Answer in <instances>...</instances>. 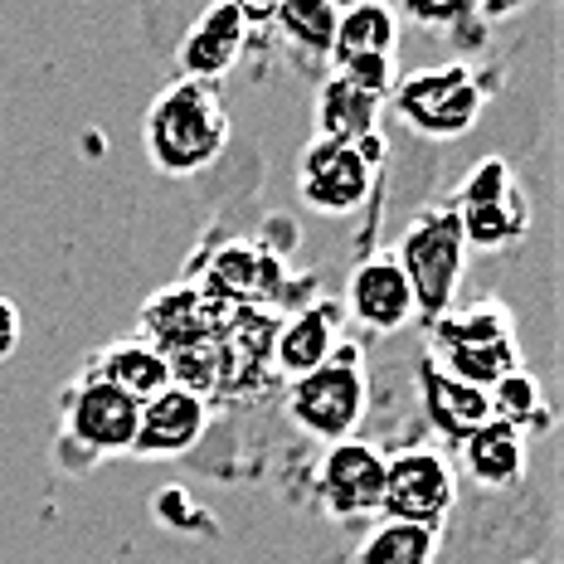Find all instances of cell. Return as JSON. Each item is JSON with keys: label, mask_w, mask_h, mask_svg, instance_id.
I'll return each mask as SVG.
<instances>
[{"label": "cell", "mask_w": 564, "mask_h": 564, "mask_svg": "<svg viewBox=\"0 0 564 564\" xmlns=\"http://www.w3.org/2000/svg\"><path fill=\"white\" fill-rule=\"evenodd\" d=\"M229 108L219 102V88L191 84V78H171L147 108V156L161 175H199L209 171L229 147Z\"/></svg>", "instance_id": "6da1fadb"}, {"label": "cell", "mask_w": 564, "mask_h": 564, "mask_svg": "<svg viewBox=\"0 0 564 564\" xmlns=\"http://www.w3.org/2000/svg\"><path fill=\"white\" fill-rule=\"evenodd\" d=\"M443 375L473 384V390H491L501 375L521 370V336H516V316L507 302L481 297L467 307H453L448 316L429 326V350Z\"/></svg>", "instance_id": "7a4b0ae2"}, {"label": "cell", "mask_w": 564, "mask_h": 564, "mask_svg": "<svg viewBox=\"0 0 564 564\" xmlns=\"http://www.w3.org/2000/svg\"><path fill=\"white\" fill-rule=\"evenodd\" d=\"M390 258L404 273L409 292H414L419 322L433 326L438 316L457 307V292H463V273H467V243L448 205L419 209L409 219V229L399 234V249Z\"/></svg>", "instance_id": "3957f363"}, {"label": "cell", "mask_w": 564, "mask_h": 564, "mask_svg": "<svg viewBox=\"0 0 564 564\" xmlns=\"http://www.w3.org/2000/svg\"><path fill=\"white\" fill-rule=\"evenodd\" d=\"M453 219L463 229L467 253H501L531 234V199L507 156H487L463 175L453 195Z\"/></svg>", "instance_id": "277c9868"}, {"label": "cell", "mask_w": 564, "mask_h": 564, "mask_svg": "<svg viewBox=\"0 0 564 564\" xmlns=\"http://www.w3.org/2000/svg\"><path fill=\"white\" fill-rule=\"evenodd\" d=\"M481 102H487V88L467 64H433V68H414V74H399L384 108H394V117L409 132L429 141H453L477 127Z\"/></svg>", "instance_id": "5b68a950"}, {"label": "cell", "mask_w": 564, "mask_h": 564, "mask_svg": "<svg viewBox=\"0 0 564 564\" xmlns=\"http://www.w3.org/2000/svg\"><path fill=\"white\" fill-rule=\"evenodd\" d=\"M370 404V380L356 350H336L326 366H316L302 380H288V419L316 443H346L356 438L360 419Z\"/></svg>", "instance_id": "8992f818"}, {"label": "cell", "mask_w": 564, "mask_h": 564, "mask_svg": "<svg viewBox=\"0 0 564 564\" xmlns=\"http://www.w3.org/2000/svg\"><path fill=\"white\" fill-rule=\"evenodd\" d=\"M64 423V457L68 463H102V457L132 453L137 438V399L117 394L112 384L78 375L58 399Z\"/></svg>", "instance_id": "52a82bcc"}, {"label": "cell", "mask_w": 564, "mask_h": 564, "mask_svg": "<svg viewBox=\"0 0 564 564\" xmlns=\"http://www.w3.org/2000/svg\"><path fill=\"white\" fill-rule=\"evenodd\" d=\"M453 507H457V467L443 453L404 448L384 457V497H380L384 521L423 525V531L443 535Z\"/></svg>", "instance_id": "ba28073f"}, {"label": "cell", "mask_w": 564, "mask_h": 564, "mask_svg": "<svg viewBox=\"0 0 564 564\" xmlns=\"http://www.w3.org/2000/svg\"><path fill=\"white\" fill-rule=\"evenodd\" d=\"M195 288L229 312H273L288 302V263L258 239H234L205 263Z\"/></svg>", "instance_id": "9c48e42d"}, {"label": "cell", "mask_w": 564, "mask_h": 564, "mask_svg": "<svg viewBox=\"0 0 564 564\" xmlns=\"http://www.w3.org/2000/svg\"><path fill=\"white\" fill-rule=\"evenodd\" d=\"M316 491L336 521H380L384 497V453L366 438L332 443L316 463Z\"/></svg>", "instance_id": "30bf717a"}, {"label": "cell", "mask_w": 564, "mask_h": 564, "mask_svg": "<svg viewBox=\"0 0 564 564\" xmlns=\"http://www.w3.org/2000/svg\"><path fill=\"white\" fill-rule=\"evenodd\" d=\"M375 161L360 147H336V141H312L302 151V166H297V191L302 205L316 209V215H356L360 205L375 191Z\"/></svg>", "instance_id": "8fae6325"}, {"label": "cell", "mask_w": 564, "mask_h": 564, "mask_svg": "<svg viewBox=\"0 0 564 564\" xmlns=\"http://www.w3.org/2000/svg\"><path fill=\"white\" fill-rule=\"evenodd\" d=\"M253 40V20L249 6H234V0H219V6H205L195 15V25L185 30L181 40V78L205 88H219V78L234 74V64L243 58Z\"/></svg>", "instance_id": "7c38bea8"}, {"label": "cell", "mask_w": 564, "mask_h": 564, "mask_svg": "<svg viewBox=\"0 0 564 564\" xmlns=\"http://www.w3.org/2000/svg\"><path fill=\"white\" fill-rule=\"evenodd\" d=\"M225 322H229V307L209 302L195 282H175V288H161L156 297L141 307L137 336L151 340L161 356H171V350H185V346H195V340L219 336Z\"/></svg>", "instance_id": "4fadbf2b"}, {"label": "cell", "mask_w": 564, "mask_h": 564, "mask_svg": "<svg viewBox=\"0 0 564 564\" xmlns=\"http://www.w3.org/2000/svg\"><path fill=\"white\" fill-rule=\"evenodd\" d=\"M209 433V399H199L181 384H166L161 394L137 404V457H185Z\"/></svg>", "instance_id": "5bb4252c"}, {"label": "cell", "mask_w": 564, "mask_h": 564, "mask_svg": "<svg viewBox=\"0 0 564 564\" xmlns=\"http://www.w3.org/2000/svg\"><path fill=\"white\" fill-rule=\"evenodd\" d=\"M346 312L375 336H394V332H404L409 322H419L414 292H409V282L390 253L356 263V273L346 282Z\"/></svg>", "instance_id": "9a60e30c"}, {"label": "cell", "mask_w": 564, "mask_h": 564, "mask_svg": "<svg viewBox=\"0 0 564 564\" xmlns=\"http://www.w3.org/2000/svg\"><path fill=\"white\" fill-rule=\"evenodd\" d=\"M419 404H423V419H429V429L438 433L448 448H463V443L473 438L481 423L491 419L487 390H473V384L443 375L429 356L419 360Z\"/></svg>", "instance_id": "2e32d148"}, {"label": "cell", "mask_w": 564, "mask_h": 564, "mask_svg": "<svg viewBox=\"0 0 564 564\" xmlns=\"http://www.w3.org/2000/svg\"><path fill=\"white\" fill-rule=\"evenodd\" d=\"M336 336H340V307L336 302H312V307L292 312L288 322H278L273 340V375L282 380H302L316 366L336 356Z\"/></svg>", "instance_id": "e0dca14e"}, {"label": "cell", "mask_w": 564, "mask_h": 564, "mask_svg": "<svg viewBox=\"0 0 564 564\" xmlns=\"http://www.w3.org/2000/svg\"><path fill=\"white\" fill-rule=\"evenodd\" d=\"M78 375L112 384L117 394H127V399H137V404H141V399L161 394V390L171 384V360L161 356V350L151 346V340L122 336V340H108V346L93 350Z\"/></svg>", "instance_id": "ac0fdd59"}, {"label": "cell", "mask_w": 564, "mask_h": 564, "mask_svg": "<svg viewBox=\"0 0 564 564\" xmlns=\"http://www.w3.org/2000/svg\"><path fill=\"white\" fill-rule=\"evenodd\" d=\"M316 141H336V147H360V141L380 137V117H384V98H370L356 84L336 74H322L316 84Z\"/></svg>", "instance_id": "d6986e66"}, {"label": "cell", "mask_w": 564, "mask_h": 564, "mask_svg": "<svg viewBox=\"0 0 564 564\" xmlns=\"http://www.w3.org/2000/svg\"><path fill=\"white\" fill-rule=\"evenodd\" d=\"M457 457H463V473L487 491H511L525 481V473H531V443L497 419L481 423L473 438L457 448Z\"/></svg>", "instance_id": "ffe728a7"}, {"label": "cell", "mask_w": 564, "mask_h": 564, "mask_svg": "<svg viewBox=\"0 0 564 564\" xmlns=\"http://www.w3.org/2000/svg\"><path fill=\"white\" fill-rule=\"evenodd\" d=\"M268 25L278 30V40L307 68H332V40H336V6L322 0H288L273 10Z\"/></svg>", "instance_id": "44dd1931"}, {"label": "cell", "mask_w": 564, "mask_h": 564, "mask_svg": "<svg viewBox=\"0 0 564 564\" xmlns=\"http://www.w3.org/2000/svg\"><path fill=\"white\" fill-rule=\"evenodd\" d=\"M487 409H491V419L507 423V429H516L525 443L555 429V409H550V399H545V384H540L525 366L511 370V375H501V380L491 384V390H487Z\"/></svg>", "instance_id": "7402d4cb"}, {"label": "cell", "mask_w": 564, "mask_h": 564, "mask_svg": "<svg viewBox=\"0 0 564 564\" xmlns=\"http://www.w3.org/2000/svg\"><path fill=\"white\" fill-rule=\"evenodd\" d=\"M399 50V10L366 0V6L336 10V40H332V64L340 58H360V54H380L394 58Z\"/></svg>", "instance_id": "603a6c76"}, {"label": "cell", "mask_w": 564, "mask_h": 564, "mask_svg": "<svg viewBox=\"0 0 564 564\" xmlns=\"http://www.w3.org/2000/svg\"><path fill=\"white\" fill-rule=\"evenodd\" d=\"M443 535L423 531V525H404V521H370V531L356 545V564H433L438 560Z\"/></svg>", "instance_id": "cb8c5ba5"}, {"label": "cell", "mask_w": 564, "mask_h": 564, "mask_svg": "<svg viewBox=\"0 0 564 564\" xmlns=\"http://www.w3.org/2000/svg\"><path fill=\"white\" fill-rule=\"evenodd\" d=\"M326 74L346 78V84H356L360 93H370V98H384L390 102V93L399 84V68L394 58H380V54H360V58H340V64H332Z\"/></svg>", "instance_id": "d4e9b609"}, {"label": "cell", "mask_w": 564, "mask_h": 564, "mask_svg": "<svg viewBox=\"0 0 564 564\" xmlns=\"http://www.w3.org/2000/svg\"><path fill=\"white\" fill-rule=\"evenodd\" d=\"M20 346V312L10 297H0V360H10Z\"/></svg>", "instance_id": "484cf974"}]
</instances>
